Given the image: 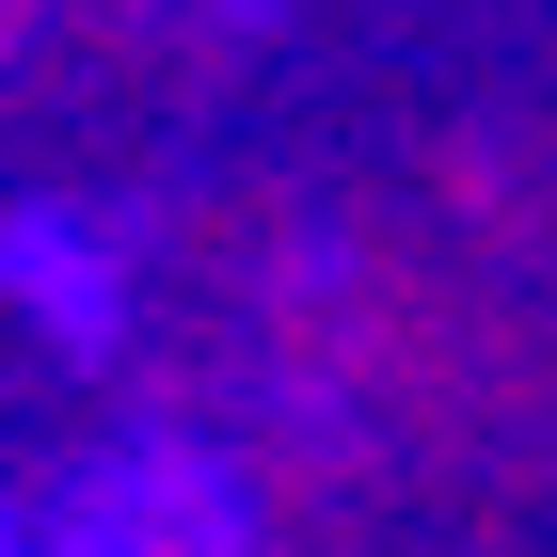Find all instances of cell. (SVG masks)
<instances>
[{
    "mask_svg": "<svg viewBox=\"0 0 557 557\" xmlns=\"http://www.w3.org/2000/svg\"><path fill=\"white\" fill-rule=\"evenodd\" d=\"M16 287H33V302H64V319H112V271H81V256H64V223H16Z\"/></svg>",
    "mask_w": 557,
    "mask_h": 557,
    "instance_id": "6da1fadb",
    "label": "cell"
}]
</instances>
